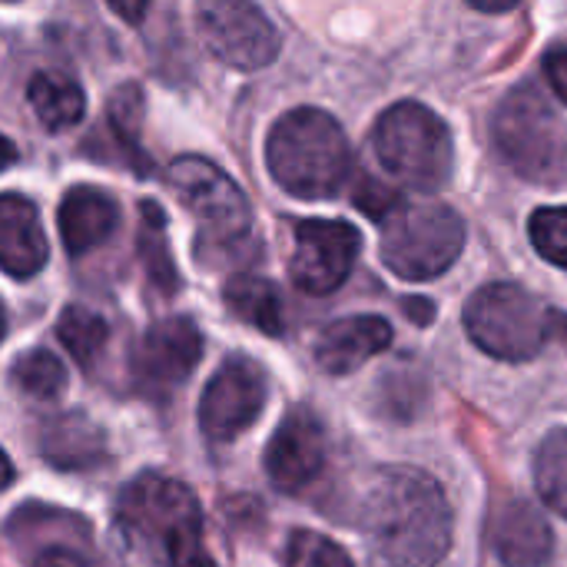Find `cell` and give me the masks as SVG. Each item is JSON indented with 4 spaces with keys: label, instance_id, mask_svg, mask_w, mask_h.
<instances>
[{
    "label": "cell",
    "instance_id": "52a82bcc",
    "mask_svg": "<svg viewBox=\"0 0 567 567\" xmlns=\"http://www.w3.org/2000/svg\"><path fill=\"white\" fill-rule=\"evenodd\" d=\"M169 189L199 219V249H236L249 239L252 213L243 189L209 159L179 156L166 169Z\"/></svg>",
    "mask_w": 567,
    "mask_h": 567
},
{
    "label": "cell",
    "instance_id": "5b68a950",
    "mask_svg": "<svg viewBox=\"0 0 567 567\" xmlns=\"http://www.w3.org/2000/svg\"><path fill=\"white\" fill-rule=\"evenodd\" d=\"M379 226L382 262L409 282L442 276L465 249V223L445 203H402Z\"/></svg>",
    "mask_w": 567,
    "mask_h": 567
},
{
    "label": "cell",
    "instance_id": "e575fe53",
    "mask_svg": "<svg viewBox=\"0 0 567 567\" xmlns=\"http://www.w3.org/2000/svg\"><path fill=\"white\" fill-rule=\"evenodd\" d=\"M17 163V146L0 133V173L7 169V166H13Z\"/></svg>",
    "mask_w": 567,
    "mask_h": 567
},
{
    "label": "cell",
    "instance_id": "74e56055",
    "mask_svg": "<svg viewBox=\"0 0 567 567\" xmlns=\"http://www.w3.org/2000/svg\"><path fill=\"white\" fill-rule=\"evenodd\" d=\"M3 332H7V316H3V306H0V339H3Z\"/></svg>",
    "mask_w": 567,
    "mask_h": 567
},
{
    "label": "cell",
    "instance_id": "ffe728a7",
    "mask_svg": "<svg viewBox=\"0 0 567 567\" xmlns=\"http://www.w3.org/2000/svg\"><path fill=\"white\" fill-rule=\"evenodd\" d=\"M27 100L33 106V116L50 133L76 126L86 113L83 86L66 73H37L27 86Z\"/></svg>",
    "mask_w": 567,
    "mask_h": 567
},
{
    "label": "cell",
    "instance_id": "836d02e7",
    "mask_svg": "<svg viewBox=\"0 0 567 567\" xmlns=\"http://www.w3.org/2000/svg\"><path fill=\"white\" fill-rule=\"evenodd\" d=\"M405 312H412V316H415L419 322H429V319L435 316V309H432V306H429L425 299H409V306H405Z\"/></svg>",
    "mask_w": 567,
    "mask_h": 567
},
{
    "label": "cell",
    "instance_id": "7402d4cb",
    "mask_svg": "<svg viewBox=\"0 0 567 567\" xmlns=\"http://www.w3.org/2000/svg\"><path fill=\"white\" fill-rule=\"evenodd\" d=\"M56 336H60L63 349L73 355V362L83 365V369H90L96 362V355L103 352V346L110 339V329H106L103 316H96L93 309H86V306H66L60 312Z\"/></svg>",
    "mask_w": 567,
    "mask_h": 567
},
{
    "label": "cell",
    "instance_id": "d590c367",
    "mask_svg": "<svg viewBox=\"0 0 567 567\" xmlns=\"http://www.w3.org/2000/svg\"><path fill=\"white\" fill-rule=\"evenodd\" d=\"M13 482V465H10V458H7V452L0 449V492L7 488Z\"/></svg>",
    "mask_w": 567,
    "mask_h": 567
},
{
    "label": "cell",
    "instance_id": "f546056e",
    "mask_svg": "<svg viewBox=\"0 0 567 567\" xmlns=\"http://www.w3.org/2000/svg\"><path fill=\"white\" fill-rule=\"evenodd\" d=\"M545 76L555 90V96L567 103V47H555L548 56H545Z\"/></svg>",
    "mask_w": 567,
    "mask_h": 567
},
{
    "label": "cell",
    "instance_id": "cb8c5ba5",
    "mask_svg": "<svg viewBox=\"0 0 567 567\" xmlns=\"http://www.w3.org/2000/svg\"><path fill=\"white\" fill-rule=\"evenodd\" d=\"M535 485L542 502L567 518V429L551 432L535 455Z\"/></svg>",
    "mask_w": 567,
    "mask_h": 567
},
{
    "label": "cell",
    "instance_id": "5bb4252c",
    "mask_svg": "<svg viewBox=\"0 0 567 567\" xmlns=\"http://www.w3.org/2000/svg\"><path fill=\"white\" fill-rule=\"evenodd\" d=\"M488 542L508 567H542L555 548V535L545 515L525 498H508L492 508Z\"/></svg>",
    "mask_w": 567,
    "mask_h": 567
},
{
    "label": "cell",
    "instance_id": "8992f818",
    "mask_svg": "<svg viewBox=\"0 0 567 567\" xmlns=\"http://www.w3.org/2000/svg\"><path fill=\"white\" fill-rule=\"evenodd\" d=\"M465 329L478 349L502 362H528L555 336V309L515 282H492L465 306Z\"/></svg>",
    "mask_w": 567,
    "mask_h": 567
},
{
    "label": "cell",
    "instance_id": "d6a6232c",
    "mask_svg": "<svg viewBox=\"0 0 567 567\" xmlns=\"http://www.w3.org/2000/svg\"><path fill=\"white\" fill-rule=\"evenodd\" d=\"M472 7H478V10H485V13H505V10H512L518 0H468Z\"/></svg>",
    "mask_w": 567,
    "mask_h": 567
},
{
    "label": "cell",
    "instance_id": "4316f807",
    "mask_svg": "<svg viewBox=\"0 0 567 567\" xmlns=\"http://www.w3.org/2000/svg\"><path fill=\"white\" fill-rule=\"evenodd\" d=\"M286 565L289 567H355L349 551L326 535L316 532H292L286 542Z\"/></svg>",
    "mask_w": 567,
    "mask_h": 567
},
{
    "label": "cell",
    "instance_id": "d6986e66",
    "mask_svg": "<svg viewBox=\"0 0 567 567\" xmlns=\"http://www.w3.org/2000/svg\"><path fill=\"white\" fill-rule=\"evenodd\" d=\"M223 299L226 309L243 319L246 326L259 329L262 336H282L286 332V309H282V296L279 289L262 279V276H233L223 286Z\"/></svg>",
    "mask_w": 567,
    "mask_h": 567
},
{
    "label": "cell",
    "instance_id": "44dd1931",
    "mask_svg": "<svg viewBox=\"0 0 567 567\" xmlns=\"http://www.w3.org/2000/svg\"><path fill=\"white\" fill-rule=\"evenodd\" d=\"M140 259L146 266L150 282L159 292H176L179 289V272L169 252V239H166V216L156 203H143V223H140Z\"/></svg>",
    "mask_w": 567,
    "mask_h": 567
},
{
    "label": "cell",
    "instance_id": "277c9868",
    "mask_svg": "<svg viewBox=\"0 0 567 567\" xmlns=\"http://www.w3.org/2000/svg\"><path fill=\"white\" fill-rule=\"evenodd\" d=\"M372 146L379 163L419 193H435L452 179L455 169V143L439 113L415 100H402L389 106L375 130Z\"/></svg>",
    "mask_w": 567,
    "mask_h": 567
},
{
    "label": "cell",
    "instance_id": "ac0fdd59",
    "mask_svg": "<svg viewBox=\"0 0 567 567\" xmlns=\"http://www.w3.org/2000/svg\"><path fill=\"white\" fill-rule=\"evenodd\" d=\"M40 455L60 472H83L103 462L106 439L83 412H66L40 429Z\"/></svg>",
    "mask_w": 567,
    "mask_h": 567
},
{
    "label": "cell",
    "instance_id": "6da1fadb",
    "mask_svg": "<svg viewBox=\"0 0 567 567\" xmlns=\"http://www.w3.org/2000/svg\"><path fill=\"white\" fill-rule=\"evenodd\" d=\"M452 505L419 468H385L362 505L372 567H439L452 548Z\"/></svg>",
    "mask_w": 567,
    "mask_h": 567
},
{
    "label": "cell",
    "instance_id": "4fadbf2b",
    "mask_svg": "<svg viewBox=\"0 0 567 567\" xmlns=\"http://www.w3.org/2000/svg\"><path fill=\"white\" fill-rule=\"evenodd\" d=\"M266 475L269 482L286 492V495H296L302 492L306 485H312L326 465V432H322V422L309 412V409H292L276 435L269 439L266 445Z\"/></svg>",
    "mask_w": 567,
    "mask_h": 567
},
{
    "label": "cell",
    "instance_id": "ba28073f",
    "mask_svg": "<svg viewBox=\"0 0 567 567\" xmlns=\"http://www.w3.org/2000/svg\"><path fill=\"white\" fill-rule=\"evenodd\" d=\"M495 140L505 159L532 179H558L565 173V126L528 86L512 93L495 116Z\"/></svg>",
    "mask_w": 567,
    "mask_h": 567
},
{
    "label": "cell",
    "instance_id": "9c48e42d",
    "mask_svg": "<svg viewBox=\"0 0 567 567\" xmlns=\"http://www.w3.org/2000/svg\"><path fill=\"white\" fill-rule=\"evenodd\" d=\"M196 30L233 70H262L279 53V30L256 0H196Z\"/></svg>",
    "mask_w": 567,
    "mask_h": 567
},
{
    "label": "cell",
    "instance_id": "2e32d148",
    "mask_svg": "<svg viewBox=\"0 0 567 567\" xmlns=\"http://www.w3.org/2000/svg\"><path fill=\"white\" fill-rule=\"evenodd\" d=\"M389 346L392 326L382 316H352L322 329L316 342V362L329 375H349Z\"/></svg>",
    "mask_w": 567,
    "mask_h": 567
},
{
    "label": "cell",
    "instance_id": "484cf974",
    "mask_svg": "<svg viewBox=\"0 0 567 567\" xmlns=\"http://www.w3.org/2000/svg\"><path fill=\"white\" fill-rule=\"evenodd\" d=\"M532 246L551 266L567 269V206H542L528 219Z\"/></svg>",
    "mask_w": 567,
    "mask_h": 567
},
{
    "label": "cell",
    "instance_id": "7a4b0ae2",
    "mask_svg": "<svg viewBox=\"0 0 567 567\" xmlns=\"http://www.w3.org/2000/svg\"><path fill=\"white\" fill-rule=\"evenodd\" d=\"M266 166L296 199H329L352 169L346 130L316 106L282 113L266 136Z\"/></svg>",
    "mask_w": 567,
    "mask_h": 567
},
{
    "label": "cell",
    "instance_id": "83f0119b",
    "mask_svg": "<svg viewBox=\"0 0 567 567\" xmlns=\"http://www.w3.org/2000/svg\"><path fill=\"white\" fill-rule=\"evenodd\" d=\"M352 199L362 206V213H369V216L379 219V223H382L392 209L402 206V196H399L395 189H389V186H382V183H375V179H369V176H362V179L355 183Z\"/></svg>",
    "mask_w": 567,
    "mask_h": 567
},
{
    "label": "cell",
    "instance_id": "7c38bea8",
    "mask_svg": "<svg viewBox=\"0 0 567 567\" xmlns=\"http://www.w3.org/2000/svg\"><path fill=\"white\" fill-rule=\"evenodd\" d=\"M199 359H203V336L196 322L183 316L163 319L143 336L136 349V362H133L136 382L150 395H166L193 375Z\"/></svg>",
    "mask_w": 567,
    "mask_h": 567
},
{
    "label": "cell",
    "instance_id": "8fae6325",
    "mask_svg": "<svg viewBox=\"0 0 567 567\" xmlns=\"http://www.w3.org/2000/svg\"><path fill=\"white\" fill-rule=\"evenodd\" d=\"M266 405V375L256 362L233 355L209 379L199 399V429L213 442H233L243 435Z\"/></svg>",
    "mask_w": 567,
    "mask_h": 567
},
{
    "label": "cell",
    "instance_id": "30bf717a",
    "mask_svg": "<svg viewBox=\"0 0 567 567\" xmlns=\"http://www.w3.org/2000/svg\"><path fill=\"white\" fill-rule=\"evenodd\" d=\"M359 246H362L359 229L342 219H302L296 226L289 276L302 292L329 296L349 279L359 259Z\"/></svg>",
    "mask_w": 567,
    "mask_h": 567
},
{
    "label": "cell",
    "instance_id": "603a6c76",
    "mask_svg": "<svg viewBox=\"0 0 567 567\" xmlns=\"http://www.w3.org/2000/svg\"><path fill=\"white\" fill-rule=\"evenodd\" d=\"M140 123H143V93H140V86H120L110 96L106 126L120 140V150H123L126 163L136 173H150V159L140 150Z\"/></svg>",
    "mask_w": 567,
    "mask_h": 567
},
{
    "label": "cell",
    "instance_id": "3957f363",
    "mask_svg": "<svg viewBox=\"0 0 567 567\" xmlns=\"http://www.w3.org/2000/svg\"><path fill=\"white\" fill-rule=\"evenodd\" d=\"M120 522L143 542H159L173 567H216L203 545L196 495L166 475H140L120 498Z\"/></svg>",
    "mask_w": 567,
    "mask_h": 567
},
{
    "label": "cell",
    "instance_id": "4dcf8cb0",
    "mask_svg": "<svg viewBox=\"0 0 567 567\" xmlns=\"http://www.w3.org/2000/svg\"><path fill=\"white\" fill-rule=\"evenodd\" d=\"M106 7H110L120 20H126V23H143V17H146V10H150V0H106Z\"/></svg>",
    "mask_w": 567,
    "mask_h": 567
},
{
    "label": "cell",
    "instance_id": "e0dca14e",
    "mask_svg": "<svg viewBox=\"0 0 567 567\" xmlns=\"http://www.w3.org/2000/svg\"><path fill=\"white\" fill-rule=\"evenodd\" d=\"M60 223V236L70 256H86L96 246H103L116 223H120V209L116 199L96 186H73L56 213Z\"/></svg>",
    "mask_w": 567,
    "mask_h": 567
},
{
    "label": "cell",
    "instance_id": "9a60e30c",
    "mask_svg": "<svg viewBox=\"0 0 567 567\" xmlns=\"http://www.w3.org/2000/svg\"><path fill=\"white\" fill-rule=\"evenodd\" d=\"M50 246L37 206L27 196H0V269L13 279H30L47 266Z\"/></svg>",
    "mask_w": 567,
    "mask_h": 567
},
{
    "label": "cell",
    "instance_id": "1f68e13d",
    "mask_svg": "<svg viewBox=\"0 0 567 567\" xmlns=\"http://www.w3.org/2000/svg\"><path fill=\"white\" fill-rule=\"evenodd\" d=\"M33 567H86V565H83V558H80L76 551L50 548V551H43V555L37 558V565Z\"/></svg>",
    "mask_w": 567,
    "mask_h": 567
},
{
    "label": "cell",
    "instance_id": "d4e9b609",
    "mask_svg": "<svg viewBox=\"0 0 567 567\" xmlns=\"http://www.w3.org/2000/svg\"><path fill=\"white\" fill-rule=\"evenodd\" d=\"M10 379L23 395L37 402H53L66 389V369L47 349H30L27 355H20L10 369Z\"/></svg>",
    "mask_w": 567,
    "mask_h": 567
},
{
    "label": "cell",
    "instance_id": "f1b7e54d",
    "mask_svg": "<svg viewBox=\"0 0 567 567\" xmlns=\"http://www.w3.org/2000/svg\"><path fill=\"white\" fill-rule=\"evenodd\" d=\"M110 567H156L150 551L143 548V538H136L133 532L126 538H120V548H116V558L110 561Z\"/></svg>",
    "mask_w": 567,
    "mask_h": 567
},
{
    "label": "cell",
    "instance_id": "8d00e7d4",
    "mask_svg": "<svg viewBox=\"0 0 567 567\" xmlns=\"http://www.w3.org/2000/svg\"><path fill=\"white\" fill-rule=\"evenodd\" d=\"M555 336L567 346V316L565 312H555Z\"/></svg>",
    "mask_w": 567,
    "mask_h": 567
}]
</instances>
